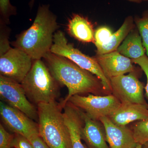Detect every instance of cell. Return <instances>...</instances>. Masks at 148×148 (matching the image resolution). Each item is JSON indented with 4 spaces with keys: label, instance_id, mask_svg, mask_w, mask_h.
Listing matches in <instances>:
<instances>
[{
    "label": "cell",
    "instance_id": "cell-30",
    "mask_svg": "<svg viewBox=\"0 0 148 148\" xmlns=\"http://www.w3.org/2000/svg\"><path fill=\"white\" fill-rule=\"evenodd\" d=\"M143 148H148V142L143 145Z\"/></svg>",
    "mask_w": 148,
    "mask_h": 148
},
{
    "label": "cell",
    "instance_id": "cell-6",
    "mask_svg": "<svg viewBox=\"0 0 148 148\" xmlns=\"http://www.w3.org/2000/svg\"><path fill=\"white\" fill-rule=\"evenodd\" d=\"M68 101L84 112L91 119L99 121L103 117L110 116L121 103L112 94L105 95L88 94L87 96L75 95Z\"/></svg>",
    "mask_w": 148,
    "mask_h": 148
},
{
    "label": "cell",
    "instance_id": "cell-26",
    "mask_svg": "<svg viewBox=\"0 0 148 148\" xmlns=\"http://www.w3.org/2000/svg\"><path fill=\"white\" fill-rule=\"evenodd\" d=\"M132 63L140 66L141 69L145 74L147 78V83L145 87L146 91V95L148 98V57L145 55L137 59H131Z\"/></svg>",
    "mask_w": 148,
    "mask_h": 148
},
{
    "label": "cell",
    "instance_id": "cell-17",
    "mask_svg": "<svg viewBox=\"0 0 148 148\" xmlns=\"http://www.w3.org/2000/svg\"><path fill=\"white\" fill-rule=\"evenodd\" d=\"M116 51L131 59L140 58L145 54V49L137 27L131 30Z\"/></svg>",
    "mask_w": 148,
    "mask_h": 148
},
{
    "label": "cell",
    "instance_id": "cell-1",
    "mask_svg": "<svg viewBox=\"0 0 148 148\" xmlns=\"http://www.w3.org/2000/svg\"><path fill=\"white\" fill-rule=\"evenodd\" d=\"M43 58L58 83L68 88V95L60 103L63 108L69 99L74 95L112 94L106 90L102 81L97 76L82 69L68 58L51 52L47 53Z\"/></svg>",
    "mask_w": 148,
    "mask_h": 148
},
{
    "label": "cell",
    "instance_id": "cell-2",
    "mask_svg": "<svg viewBox=\"0 0 148 148\" xmlns=\"http://www.w3.org/2000/svg\"><path fill=\"white\" fill-rule=\"evenodd\" d=\"M56 20L49 5H40L32 26L17 36L12 45L23 51L33 60L43 58L53 45V36L58 28Z\"/></svg>",
    "mask_w": 148,
    "mask_h": 148
},
{
    "label": "cell",
    "instance_id": "cell-28",
    "mask_svg": "<svg viewBox=\"0 0 148 148\" xmlns=\"http://www.w3.org/2000/svg\"><path fill=\"white\" fill-rule=\"evenodd\" d=\"M130 2L136 3H140L143 1H148V0H126Z\"/></svg>",
    "mask_w": 148,
    "mask_h": 148
},
{
    "label": "cell",
    "instance_id": "cell-16",
    "mask_svg": "<svg viewBox=\"0 0 148 148\" xmlns=\"http://www.w3.org/2000/svg\"><path fill=\"white\" fill-rule=\"evenodd\" d=\"M67 31L69 34L82 42H95V31L92 23L82 15L73 14L69 20Z\"/></svg>",
    "mask_w": 148,
    "mask_h": 148
},
{
    "label": "cell",
    "instance_id": "cell-21",
    "mask_svg": "<svg viewBox=\"0 0 148 148\" xmlns=\"http://www.w3.org/2000/svg\"><path fill=\"white\" fill-rule=\"evenodd\" d=\"M16 14V8L11 4L10 0H0V22L8 25L10 16Z\"/></svg>",
    "mask_w": 148,
    "mask_h": 148
},
{
    "label": "cell",
    "instance_id": "cell-27",
    "mask_svg": "<svg viewBox=\"0 0 148 148\" xmlns=\"http://www.w3.org/2000/svg\"><path fill=\"white\" fill-rule=\"evenodd\" d=\"M29 140L32 143L34 148H49L39 135H35Z\"/></svg>",
    "mask_w": 148,
    "mask_h": 148
},
{
    "label": "cell",
    "instance_id": "cell-3",
    "mask_svg": "<svg viewBox=\"0 0 148 148\" xmlns=\"http://www.w3.org/2000/svg\"><path fill=\"white\" fill-rule=\"evenodd\" d=\"M37 106L39 133L45 143L49 148H73L60 103L54 101Z\"/></svg>",
    "mask_w": 148,
    "mask_h": 148
},
{
    "label": "cell",
    "instance_id": "cell-19",
    "mask_svg": "<svg viewBox=\"0 0 148 148\" xmlns=\"http://www.w3.org/2000/svg\"><path fill=\"white\" fill-rule=\"evenodd\" d=\"M134 22L142 38L148 57V10L143 12L142 17L135 16Z\"/></svg>",
    "mask_w": 148,
    "mask_h": 148
},
{
    "label": "cell",
    "instance_id": "cell-10",
    "mask_svg": "<svg viewBox=\"0 0 148 148\" xmlns=\"http://www.w3.org/2000/svg\"><path fill=\"white\" fill-rule=\"evenodd\" d=\"M0 116L3 124L14 134L23 135L29 140L39 135L38 124L34 120L2 101L0 102Z\"/></svg>",
    "mask_w": 148,
    "mask_h": 148
},
{
    "label": "cell",
    "instance_id": "cell-7",
    "mask_svg": "<svg viewBox=\"0 0 148 148\" xmlns=\"http://www.w3.org/2000/svg\"><path fill=\"white\" fill-rule=\"evenodd\" d=\"M112 94L121 103L141 104L148 108L144 95V86L138 78L136 71L127 75H122L110 79Z\"/></svg>",
    "mask_w": 148,
    "mask_h": 148
},
{
    "label": "cell",
    "instance_id": "cell-14",
    "mask_svg": "<svg viewBox=\"0 0 148 148\" xmlns=\"http://www.w3.org/2000/svg\"><path fill=\"white\" fill-rule=\"evenodd\" d=\"M82 112L84 125L82 138L86 148H110L108 145L105 128L102 123L91 119Z\"/></svg>",
    "mask_w": 148,
    "mask_h": 148
},
{
    "label": "cell",
    "instance_id": "cell-24",
    "mask_svg": "<svg viewBox=\"0 0 148 148\" xmlns=\"http://www.w3.org/2000/svg\"><path fill=\"white\" fill-rule=\"evenodd\" d=\"M14 134L12 135L7 131L3 125L0 124V148H13Z\"/></svg>",
    "mask_w": 148,
    "mask_h": 148
},
{
    "label": "cell",
    "instance_id": "cell-5",
    "mask_svg": "<svg viewBox=\"0 0 148 148\" xmlns=\"http://www.w3.org/2000/svg\"><path fill=\"white\" fill-rule=\"evenodd\" d=\"M50 52L68 58L82 69L97 76L102 81L106 90L112 94L110 80L106 77L96 60L69 43L62 31H57L54 34Z\"/></svg>",
    "mask_w": 148,
    "mask_h": 148
},
{
    "label": "cell",
    "instance_id": "cell-13",
    "mask_svg": "<svg viewBox=\"0 0 148 148\" xmlns=\"http://www.w3.org/2000/svg\"><path fill=\"white\" fill-rule=\"evenodd\" d=\"M65 122L69 128L73 148H86L82 142V132L84 121L82 110L68 101L63 108Z\"/></svg>",
    "mask_w": 148,
    "mask_h": 148
},
{
    "label": "cell",
    "instance_id": "cell-20",
    "mask_svg": "<svg viewBox=\"0 0 148 148\" xmlns=\"http://www.w3.org/2000/svg\"><path fill=\"white\" fill-rule=\"evenodd\" d=\"M131 129L136 143L143 145L148 142V119L136 121Z\"/></svg>",
    "mask_w": 148,
    "mask_h": 148
},
{
    "label": "cell",
    "instance_id": "cell-4",
    "mask_svg": "<svg viewBox=\"0 0 148 148\" xmlns=\"http://www.w3.org/2000/svg\"><path fill=\"white\" fill-rule=\"evenodd\" d=\"M21 84L29 101L37 106L56 101L58 95L59 84L41 59L34 60Z\"/></svg>",
    "mask_w": 148,
    "mask_h": 148
},
{
    "label": "cell",
    "instance_id": "cell-25",
    "mask_svg": "<svg viewBox=\"0 0 148 148\" xmlns=\"http://www.w3.org/2000/svg\"><path fill=\"white\" fill-rule=\"evenodd\" d=\"M12 147L14 148H34L28 138L18 134H14Z\"/></svg>",
    "mask_w": 148,
    "mask_h": 148
},
{
    "label": "cell",
    "instance_id": "cell-22",
    "mask_svg": "<svg viewBox=\"0 0 148 148\" xmlns=\"http://www.w3.org/2000/svg\"><path fill=\"white\" fill-rule=\"evenodd\" d=\"M113 34L111 29L107 26L98 27L94 33V44L96 47L107 43L110 39Z\"/></svg>",
    "mask_w": 148,
    "mask_h": 148
},
{
    "label": "cell",
    "instance_id": "cell-8",
    "mask_svg": "<svg viewBox=\"0 0 148 148\" xmlns=\"http://www.w3.org/2000/svg\"><path fill=\"white\" fill-rule=\"evenodd\" d=\"M0 96L2 101L38 120L37 108L28 100L21 84L0 75Z\"/></svg>",
    "mask_w": 148,
    "mask_h": 148
},
{
    "label": "cell",
    "instance_id": "cell-15",
    "mask_svg": "<svg viewBox=\"0 0 148 148\" xmlns=\"http://www.w3.org/2000/svg\"><path fill=\"white\" fill-rule=\"evenodd\" d=\"M108 117L115 124L127 126L132 122L148 119V108L137 103H121Z\"/></svg>",
    "mask_w": 148,
    "mask_h": 148
},
{
    "label": "cell",
    "instance_id": "cell-29",
    "mask_svg": "<svg viewBox=\"0 0 148 148\" xmlns=\"http://www.w3.org/2000/svg\"><path fill=\"white\" fill-rule=\"evenodd\" d=\"M35 1H36V0H31V1H30L29 3V5L30 7L31 8H33V6L34 5V4Z\"/></svg>",
    "mask_w": 148,
    "mask_h": 148
},
{
    "label": "cell",
    "instance_id": "cell-11",
    "mask_svg": "<svg viewBox=\"0 0 148 148\" xmlns=\"http://www.w3.org/2000/svg\"><path fill=\"white\" fill-rule=\"evenodd\" d=\"M101 67L107 78L125 75L135 71L132 60L117 51L92 56Z\"/></svg>",
    "mask_w": 148,
    "mask_h": 148
},
{
    "label": "cell",
    "instance_id": "cell-23",
    "mask_svg": "<svg viewBox=\"0 0 148 148\" xmlns=\"http://www.w3.org/2000/svg\"><path fill=\"white\" fill-rule=\"evenodd\" d=\"M0 56L7 52L11 47L9 41L10 29L7 24L0 22Z\"/></svg>",
    "mask_w": 148,
    "mask_h": 148
},
{
    "label": "cell",
    "instance_id": "cell-18",
    "mask_svg": "<svg viewBox=\"0 0 148 148\" xmlns=\"http://www.w3.org/2000/svg\"><path fill=\"white\" fill-rule=\"evenodd\" d=\"M134 18L131 16H127L119 29L113 34L107 43L96 47V54H103L117 50L121 43L135 27Z\"/></svg>",
    "mask_w": 148,
    "mask_h": 148
},
{
    "label": "cell",
    "instance_id": "cell-9",
    "mask_svg": "<svg viewBox=\"0 0 148 148\" xmlns=\"http://www.w3.org/2000/svg\"><path fill=\"white\" fill-rule=\"evenodd\" d=\"M34 61L23 51L11 47L0 56L1 75L21 84L32 69Z\"/></svg>",
    "mask_w": 148,
    "mask_h": 148
},
{
    "label": "cell",
    "instance_id": "cell-31",
    "mask_svg": "<svg viewBox=\"0 0 148 148\" xmlns=\"http://www.w3.org/2000/svg\"><path fill=\"white\" fill-rule=\"evenodd\" d=\"M134 148H143V145L140 144H137V145Z\"/></svg>",
    "mask_w": 148,
    "mask_h": 148
},
{
    "label": "cell",
    "instance_id": "cell-12",
    "mask_svg": "<svg viewBox=\"0 0 148 148\" xmlns=\"http://www.w3.org/2000/svg\"><path fill=\"white\" fill-rule=\"evenodd\" d=\"M100 121L104 126L110 148H134L137 145L131 128L115 124L107 116L101 118Z\"/></svg>",
    "mask_w": 148,
    "mask_h": 148
}]
</instances>
